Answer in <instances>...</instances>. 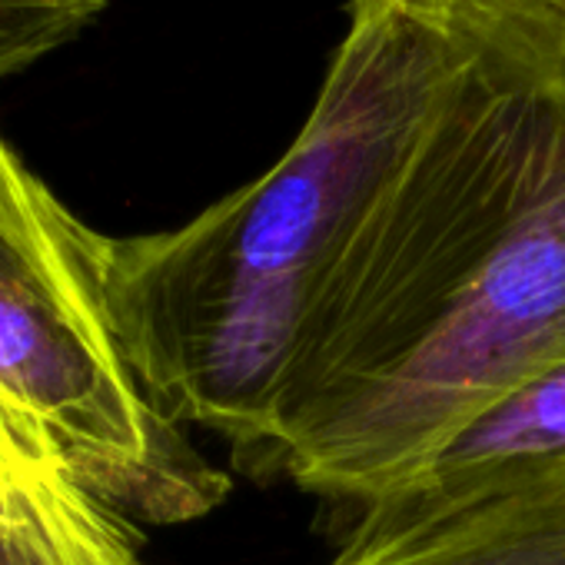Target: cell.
<instances>
[{"label":"cell","instance_id":"6da1fadb","mask_svg":"<svg viewBox=\"0 0 565 565\" xmlns=\"http://www.w3.org/2000/svg\"><path fill=\"white\" fill-rule=\"evenodd\" d=\"M456 14L469 54L313 300L253 469L347 512L565 366V41Z\"/></svg>","mask_w":565,"mask_h":565},{"label":"cell","instance_id":"7a4b0ae2","mask_svg":"<svg viewBox=\"0 0 565 565\" xmlns=\"http://www.w3.org/2000/svg\"><path fill=\"white\" fill-rule=\"evenodd\" d=\"M469 54L433 0H353L300 137L190 223L110 239L107 303L124 356L177 426L220 436L253 476L303 320Z\"/></svg>","mask_w":565,"mask_h":565},{"label":"cell","instance_id":"3957f363","mask_svg":"<svg viewBox=\"0 0 565 565\" xmlns=\"http://www.w3.org/2000/svg\"><path fill=\"white\" fill-rule=\"evenodd\" d=\"M107 249L0 137V416L124 522H193L230 479L137 383L107 303Z\"/></svg>","mask_w":565,"mask_h":565},{"label":"cell","instance_id":"277c9868","mask_svg":"<svg viewBox=\"0 0 565 565\" xmlns=\"http://www.w3.org/2000/svg\"><path fill=\"white\" fill-rule=\"evenodd\" d=\"M347 535L330 565H565V456L403 482Z\"/></svg>","mask_w":565,"mask_h":565},{"label":"cell","instance_id":"5b68a950","mask_svg":"<svg viewBox=\"0 0 565 565\" xmlns=\"http://www.w3.org/2000/svg\"><path fill=\"white\" fill-rule=\"evenodd\" d=\"M548 456H565V366H555L515 396L476 416L403 482L456 479L466 472Z\"/></svg>","mask_w":565,"mask_h":565},{"label":"cell","instance_id":"8992f818","mask_svg":"<svg viewBox=\"0 0 565 565\" xmlns=\"http://www.w3.org/2000/svg\"><path fill=\"white\" fill-rule=\"evenodd\" d=\"M137 545V525L74 486L0 519V565H143Z\"/></svg>","mask_w":565,"mask_h":565},{"label":"cell","instance_id":"52a82bcc","mask_svg":"<svg viewBox=\"0 0 565 565\" xmlns=\"http://www.w3.org/2000/svg\"><path fill=\"white\" fill-rule=\"evenodd\" d=\"M107 0H0V81L81 38Z\"/></svg>","mask_w":565,"mask_h":565},{"label":"cell","instance_id":"ba28073f","mask_svg":"<svg viewBox=\"0 0 565 565\" xmlns=\"http://www.w3.org/2000/svg\"><path fill=\"white\" fill-rule=\"evenodd\" d=\"M67 486L71 482L54 466V459L14 423L0 416V519H21L41 499Z\"/></svg>","mask_w":565,"mask_h":565},{"label":"cell","instance_id":"9c48e42d","mask_svg":"<svg viewBox=\"0 0 565 565\" xmlns=\"http://www.w3.org/2000/svg\"><path fill=\"white\" fill-rule=\"evenodd\" d=\"M433 4L565 41V0H433Z\"/></svg>","mask_w":565,"mask_h":565}]
</instances>
